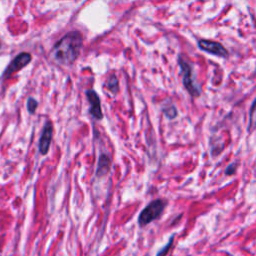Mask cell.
I'll return each mask as SVG.
<instances>
[{"instance_id":"cell-13","label":"cell","mask_w":256,"mask_h":256,"mask_svg":"<svg viewBox=\"0 0 256 256\" xmlns=\"http://www.w3.org/2000/svg\"><path fill=\"white\" fill-rule=\"evenodd\" d=\"M236 169H237V164L236 163H231L227 166V168L225 170V174L226 175H232L236 172Z\"/></svg>"},{"instance_id":"cell-9","label":"cell","mask_w":256,"mask_h":256,"mask_svg":"<svg viewBox=\"0 0 256 256\" xmlns=\"http://www.w3.org/2000/svg\"><path fill=\"white\" fill-rule=\"evenodd\" d=\"M106 87L113 94H116L118 92V90H119V82H118L117 77L114 74L109 77V79H108V81L106 83Z\"/></svg>"},{"instance_id":"cell-8","label":"cell","mask_w":256,"mask_h":256,"mask_svg":"<svg viewBox=\"0 0 256 256\" xmlns=\"http://www.w3.org/2000/svg\"><path fill=\"white\" fill-rule=\"evenodd\" d=\"M110 165H111L110 157L106 154H100L98 159V164L96 167V176L97 177L105 176L110 170Z\"/></svg>"},{"instance_id":"cell-2","label":"cell","mask_w":256,"mask_h":256,"mask_svg":"<svg viewBox=\"0 0 256 256\" xmlns=\"http://www.w3.org/2000/svg\"><path fill=\"white\" fill-rule=\"evenodd\" d=\"M166 203L162 199H156L151 201L138 216V224L140 227H144L151 223L152 221L156 220L162 214Z\"/></svg>"},{"instance_id":"cell-6","label":"cell","mask_w":256,"mask_h":256,"mask_svg":"<svg viewBox=\"0 0 256 256\" xmlns=\"http://www.w3.org/2000/svg\"><path fill=\"white\" fill-rule=\"evenodd\" d=\"M85 93H86L88 102L90 103L89 113L96 120H101L103 118V112L101 109V103H100V98H99L98 94L92 89L86 90Z\"/></svg>"},{"instance_id":"cell-10","label":"cell","mask_w":256,"mask_h":256,"mask_svg":"<svg viewBox=\"0 0 256 256\" xmlns=\"http://www.w3.org/2000/svg\"><path fill=\"white\" fill-rule=\"evenodd\" d=\"M173 240H174V235H172V236L170 237L169 241L166 243V245H165L164 247H162L160 250H158L156 256H165V255L168 253V251L170 250V248H171V246H172V243H173Z\"/></svg>"},{"instance_id":"cell-1","label":"cell","mask_w":256,"mask_h":256,"mask_svg":"<svg viewBox=\"0 0 256 256\" xmlns=\"http://www.w3.org/2000/svg\"><path fill=\"white\" fill-rule=\"evenodd\" d=\"M82 44L83 37L81 33L71 31L54 45L51 51V58L61 65H70L78 58Z\"/></svg>"},{"instance_id":"cell-4","label":"cell","mask_w":256,"mask_h":256,"mask_svg":"<svg viewBox=\"0 0 256 256\" xmlns=\"http://www.w3.org/2000/svg\"><path fill=\"white\" fill-rule=\"evenodd\" d=\"M31 55L27 52H22L20 54H18L11 62L10 64L7 66L6 70L4 71L3 77L4 78H8L10 77L12 74L16 73L17 71L21 70L22 68H24L25 66H27L30 61H31Z\"/></svg>"},{"instance_id":"cell-14","label":"cell","mask_w":256,"mask_h":256,"mask_svg":"<svg viewBox=\"0 0 256 256\" xmlns=\"http://www.w3.org/2000/svg\"><path fill=\"white\" fill-rule=\"evenodd\" d=\"M254 107H255V101H253L251 109H250V123H249V127L248 130H251L252 126H253V114H254Z\"/></svg>"},{"instance_id":"cell-3","label":"cell","mask_w":256,"mask_h":256,"mask_svg":"<svg viewBox=\"0 0 256 256\" xmlns=\"http://www.w3.org/2000/svg\"><path fill=\"white\" fill-rule=\"evenodd\" d=\"M178 63L182 72V81L185 89L192 97H198L201 93L198 85L195 83V79L193 77L192 67L182 58H178Z\"/></svg>"},{"instance_id":"cell-7","label":"cell","mask_w":256,"mask_h":256,"mask_svg":"<svg viewBox=\"0 0 256 256\" xmlns=\"http://www.w3.org/2000/svg\"><path fill=\"white\" fill-rule=\"evenodd\" d=\"M52 135H53V127L51 122L47 121L43 127L40 139H39V152L42 155H46L49 151L51 141H52Z\"/></svg>"},{"instance_id":"cell-11","label":"cell","mask_w":256,"mask_h":256,"mask_svg":"<svg viewBox=\"0 0 256 256\" xmlns=\"http://www.w3.org/2000/svg\"><path fill=\"white\" fill-rule=\"evenodd\" d=\"M38 106V102L32 98V97H29L28 100H27V110L30 114H34L35 111H36V108Z\"/></svg>"},{"instance_id":"cell-12","label":"cell","mask_w":256,"mask_h":256,"mask_svg":"<svg viewBox=\"0 0 256 256\" xmlns=\"http://www.w3.org/2000/svg\"><path fill=\"white\" fill-rule=\"evenodd\" d=\"M163 111H164V113H165V115H166V117L168 119H174L177 116V110H176V108L174 106L167 107Z\"/></svg>"},{"instance_id":"cell-5","label":"cell","mask_w":256,"mask_h":256,"mask_svg":"<svg viewBox=\"0 0 256 256\" xmlns=\"http://www.w3.org/2000/svg\"><path fill=\"white\" fill-rule=\"evenodd\" d=\"M198 47L205 51L208 52L210 54L213 55H217L220 57H227L228 56V52L227 50L224 48V46L216 41H210V40H199L198 41Z\"/></svg>"}]
</instances>
